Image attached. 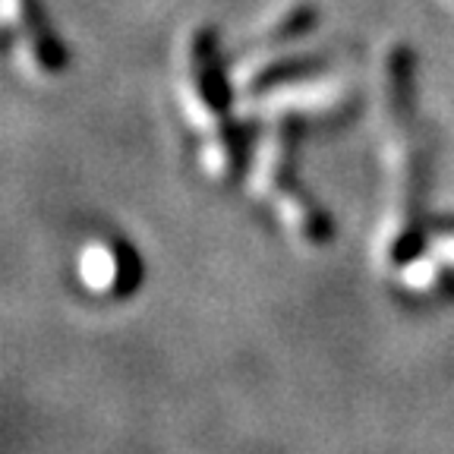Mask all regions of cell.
Instances as JSON below:
<instances>
[{"label":"cell","mask_w":454,"mask_h":454,"mask_svg":"<svg viewBox=\"0 0 454 454\" xmlns=\"http://www.w3.org/2000/svg\"><path fill=\"white\" fill-rule=\"evenodd\" d=\"M379 136H382V215L372 234V265L391 271L397 249L413 231V206L419 184V136L413 117V54L391 42L379 64Z\"/></svg>","instance_id":"cell-1"},{"label":"cell","mask_w":454,"mask_h":454,"mask_svg":"<svg viewBox=\"0 0 454 454\" xmlns=\"http://www.w3.org/2000/svg\"><path fill=\"white\" fill-rule=\"evenodd\" d=\"M177 95L190 129L199 136V164L212 180H227L237 164V145L227 121V82L218 64L212 26H192L180 42Z\"/></svg>","instance_id":"cell-2"},{"label":"cell","mask_w":454,"mask_h":454,"mask_svg":"<svg viewBox=\"0 0 454 454\" xmlns=\"http://www.w3.org/2000/svg\"><path fill=\"white\" fill-rule=\"evenodd\" d=\"M249 192L271 206L275 218L300 247H319L325 240V224L309 199L291 186V136L287 127H271L255 145L253 168L247 180Z\"/></svg>","instance_id":"cell-3"},{"label":"cell","mask_w":454,"mask_h":454,"mask_svg":"<svg viewBox=\"0 0 454 454\" xmlns=\"http://www.w3.org/2000/svg\"><path fill=\"white\" fill-rule=\"evenodd\" d=\"M354 95V79L348 73H312V76L278 79L265 92H259L247 105V114L275 121L287 114H303V117H325L338 114Z\"/></svg>","instance_id":"cell-4"},{"label":"cell","mask_w":454,"mask_h":454,"mask_svg":"<svg viewBox=\"0 0 454 454\" xmlns=\"http://www.w3.org/2000/svg\"><path fill=\"white\" fill-rule=\"evenodd\" d=\"M316 28V7L309 0H291L284 4L255 35L253 48L240 57V64L234 70V82L240 89H253L259 79L275 76L284 70L287 57L294 54L300 42Z\"/></svg>","instance_id":"cell-5"},{"label":"cell","mask_w":454,"mask_h":454,"mask_svg":"<svg viewBox=\"0 0 454 454\" xmlns=\"http://www.w3.org/2000/svg\"><path fill=\"white\" fill-rule=\"evenodd\" d=\"M4 22L13 38L16 67L32 82H51L67 70V54L44 26L35 0H4Z\"/></svg>","instance_id":"cell-6"},{"label":"cell","mask_w":454,"mask_h":454,"mask_svg":"<svg viewBox=\"0 0 454 454\" xmlns=\"http://www.w3.org/2000/svg\"><path fill=\"white\" fill-rule=\"evenodd\" d=\"M79 281L85 291L111 294L121 284V253L107 240H89L79 249Z\"/></svg>","instance_id":"cell-7"},{"label":"cell","mask_w":454,"mask_h":454,"mask_svg":"<svg viewBox=\"0 0 454 454\" xmlns=\"http://www.w3.org/2000/svg\"><path fill=\"white\" fill-rule=\"evenodd\" d=\"M439 278H442V262L426 249V253L413 255L411 262H404L397 281L404 284L407 291L426 294V291H435V287H439Z\"/></svg>","instance_id":"cell-8"},{"label":"cell","mask_w":454,"mask_h":454,"mask_svg":"<svg viewBox=\"0 0 454 454\" xmlns=\"http://www.w3.org/2000/svg\"><path fill=\"white\" fill-rule=\"evenodd\" d=\"M426 249H429V253H433L442 265L454 269V231H442V234H435Z\"/></svg>","instance_id":"cell-9"}]
</instances>
